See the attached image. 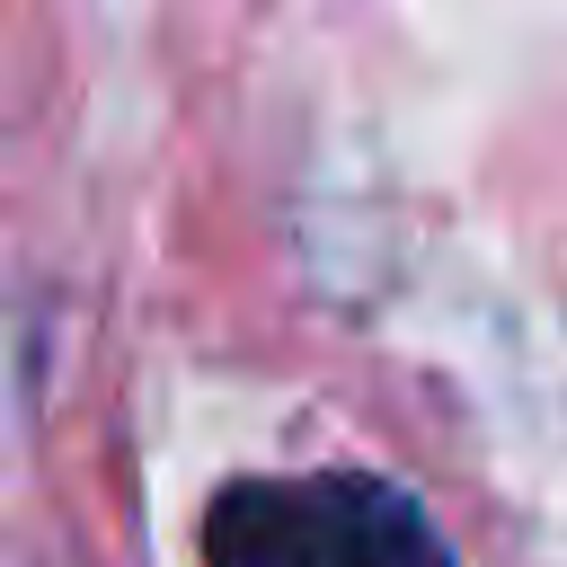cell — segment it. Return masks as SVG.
Returning <instances> with one entry per match:
<instances>
[{"label":"cell","instance_id":"obj_1","mask_svg":"<svg viewBox=\"0 0 567 567\" xmlns=\"http://www.w3.org/2000/svg\"><path fill=\"white\" fill-rule=\"evenodd\" d=\"M204 567H452L434 514L372 470L230 478L204 514Z\"/></svg>","mask_w":567,"mask_h":567}]
</instances>
